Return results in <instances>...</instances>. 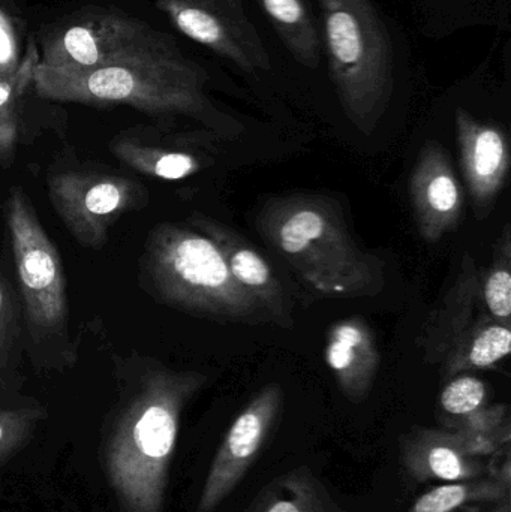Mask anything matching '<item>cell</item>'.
Listing matches in <instances>:
<instances>
[{
	"instance_id": "cell-1",
	"label": "cell",
	"mask_w": 511,
	"mask_h": 512,
	"mask_svg": "<svg viewBox=\"0 0 511 512\" xmlns=\"http://www.w3.org/2000/svg\"><path fill=\"white\" fill-rule=\"evenodd\" d=\"M215 72L168 35L164 41L107 65L60 71L36 63L32 87L48 101L128 105L155 116L186 117L236 137L245 126L213 98Z\"/></svg>"
},
{
	"instance_id": "cell-2",
	"label": "cell",
	"mask_w": 511,
	"mask_h": 512,
	"mask_svg": "<svg viewBox=\"0 0 511 512\" xmlns=\"http://www.w3.org/2000/svg\"><path fill=\"white\" fill-rule=\"evenodd\" d=\"M206 382L204 373L153 363L123 390L101 448L120 512H164L183 411Z\"/></svg>"
},
{
	"instance_id": "cell-3",
	"label": "cell",
	"mask_w": 511,
	"mask_h": 512,
	"mask_svg": "<svg viewBox=\"0 0 511 512\" xmlns=\"http://www.w3.org/2000/svg\"><path fill=\"white\" fill-rule=\"evenodd\" d=\"M324 74L345 119L371 137L389 116L411 74L410 47L377 0H314Z\"/></svg>"
},
{
	"instance_id": "cell-4",
	"label": "cell",
	"mask_w": 511,
	"mask_h": 512,
	"mask_svg": "<svg viewBox=\"0 0 511 512\" xmlns=\"http://www.w3.org/2000/svg\"><path fill=\"white\" fill-rule=\"evenodd\" d=\"M255 225L264 242L318 294L360 298L383 291L384 262L354 242L341 207L329 197L270 198Z\"/></svg>"
},
{
	"instance_id": "cell-5",
	"label": "cell",
	"mask_w": 511,
	"mask_h": 512,
	"mask_svg": "<svg viewBox=\"0 0 511 512\" xmlns=\"http://www.w3.org/2000/svg\"><path fill=\"white\" fill-rule=\"evenodd\" d=\"M144 261L150 285L168 306L219 321L270 322L231 276L218 246L192 225H158L147 239Z\"/></svg>"
},
{
	"instance_id": "cell-6",
	"label": "cell",
	"mask_w": 511,
	"mask_h": 512,
	"mask_svg": "<svg viewBox=\"0 0 511 512\" xmlns=\"http://www.w3.org/2000/svg\"><path fill=\"white\" fill-rule=\"evenodd\" d=\"M171 26L252 86L278 81L287 62L252 0H156Z\"/></svg>"
},
{
	"instance_id": "cell-7",
	"label": "cell",
	"mask_w": 511,
	"mask_h": 512,
	"mask_svg": "<svg viewBox=\"0 0 511 512\" xmlns=\"http://www.w3.org/2000/svg\"><path fill=\"white\" fill-rule=\"evenodd\" d=\"M6 225L33 342L68 339V300L62 258L21 188L9 191Z\"/></svg>"
},
{
	"instance_id": "cell-8",
	"label": "cell",
	"mask_w": 511,
	"mask_h": 512,
	"mask_svg": "<svg viewBox=\"0 0 511 512\" xmlns=\"http://www.w3.org/2000/svg\"><path fill=\"white\" fill-rule=\"evenodd\" d=\"M48 195L69 233L89 249H101L111 227L147 203V191L140 182L101 171L53 174Z\"/></svg>"
},
{
	"instance_id": "cell-9",
	"label": "cell",
	"mask_w": 511,
	"mask_h": 512,
	"mask_svg": "<svg viewBox=\"0 0 511 512\" xmlns=\"http://www.w3.org/2000/svg\"><path fill=\"white\" fill-rule=\"evenodd\" d=\"M168 33L119 12H89L51 30L42 39L38 65L60 71L98 68L153 47Z\"/></svg>"
},
{
	"instance_id": "cell-10",
	"label": "cell",
	"mask_w": 511,
	"mask_h": 512,
	"mask_svg": "<svg viewBox=\"0 0 511 512\" xmlns=\"http://www.w3.org/2000/svg\"><path fill=\"white\" fill-rule=\"evenodd\" d=\"M282 402L281 385L269 384L237 415L216 451L195 512L215 511L239 487L272 435Z\"/></svg>"
},
{
	"instance_id": "cell-11",
	"label": "cell",
	"mask_w": 511,
	"mask_h": 512,
	"mask_svg": "<svg viewBox=\"0 0 511 512\" xmlns=\"http://www.w3.org/2000/svg\"><path fill=\"white\" fill-rule=\"evenodd\" d=\"M453 123L468 191L476 209L488 212L509 176V135L501 123L476 116L462 102L453 108Z\"/></svg>"
},
{
	"instance_id": "cell-12",
	"label": "cell",
	"mask_w": 511,
	"mask_h": 512,
	"mask_svg": "<svg viewBox=\"0 0 511 512\" xmlns=\"http://www.w3.org/2000/svg\"><path fill=\"white\" fill-rule=\"evenodd\" d=\"M414 219L425 242L437 243L461 224L465 197L443 144H423L410 179Z\"/></svg>"
},
{
	"instance_id": "cell-13",
	"label": "cell",
	"mask_w": 511,
	"mask_h": 512,
	"mask_svg": "<svg viewBox=\"0 0 511 512\" xmlns=\"http://www.w3.org/2000/svg\"><path fill=\"white\" fill-rule=\"evenodd\" d=\"M189 224L206 234L218 246L231 276L263 306L270 322L282 328H290L293 325L290 303L284 286L266 258L233 228L209 216L194 213L189 218Z\"/></svg>"
},
{
	"instance_id": "cell-14",
	"label": "cell",
	"mask_w": 511,
	"mask_h": 512,
	"mask_svg": "<svg viewBox=\"0 0 511 512\" xmlns=\"http://www.w3.org/2000/svg\"><path fill=\"white\" fill-rule=\"evenodd\" d=\"M405 472L419 483H458L485 477L482 460L468 454L455 430L416 427L401 442Z\"/></svg>"
},
{
	"instance_id": "cell-15",
	"label": "cell",
	"mask_w": 511,
	"mask_h": 512,
	"mask_svg": "<svg viewBox=\"0 0 511 512\" xmlns=\"http://www.w3.org/2000/svg\"><path fill=\"white\" fill-rule=\"evenodd\" d=\"M326 361L341 393L350 402L362 403L380 369V351L369 325L359 316L335 322L327 333Z\"/></svg>"
},
{
	"instance_id": "cell-16",
	"label": "cell",
	"mask_w": 511,
	"mask_h": 512,
	"mask_svg": "<svg viewBox=\"0 0 511 512\" xmlns=\"http://www.w3.org/2000/svg\"><path fill=\"white\" fill-rule=\"evenodd\" d=\"M267 29L272 30L287 65L303 74L324 69L323 36L314 0H252Z\"/></svg>"
},
{
	"instance_id": "cell-17",
	"label": "cell",
	"mask_w": 511,
	"mask_h": 512,
	"mask_svg": "<svg viewBox=\"0 0 511 512\" xmlns=\"http://www.w3.org/2000/svg\"><path fill=\"white\" fill-rule=\"evenodd\" d=\"M482 274L470 255L462 262L461 273L455 285L450 288L441 304L423 328L422 345L426 360L431 363L441 361L470 333L486 313H480Z\"/></svg>"
},
{
	"instance_id": "cell-18",
	"label": "cell",
	"mask_w": 511,
	"mask_h": 512,
	"mask_svg": "<svg viewBox=\"0 0 511 512\" xmlns=\"http://www.w3.org/2000/svg\"><path fill=\"white\" fill-rule=\"evenodd\" d=\"M423 35L444 39L462 30L492 27L510 32L511 0H413Z\"/></svg>"
},
{
	"instance_id": "cell-19",
	"label": "cell",
	"mask_w": 511,
	"mask_h": 512,
	"mask_svg": "<svg viewBox=\"0 0 511 512\" xmlns=\"http://www.w3.org/2000/svg\"><path fill=\"white\" fill-rule=\"evenodd\" d=\"M245 512H348L308 468H294L258 492Z\"/></svg>"
},
{
	"instance_id": "cell-20",
	"label": "cell",
	"mask_w": 511,
	"mask_h": 512,
	"mask_svg": "<svg viewBox=\"0 0 511 512\" xmlns=\"http://www.w3.org/2000/svg\"><path fill=\"white\" fill-rule=\"evenodd\" d=\"M111 152L126 167L147 177L161 180H183L203 168L200 159L179 147L155 144L137 134L117 138Z\"/></svg>"
},
{
	"instance_id": "cell-21",
	"label": "cell",
	"mask_w": 511,
	"mask_h": 512,
	"mask_svg": "<svg viewBox=\"0 0 511 512\" xmlns=\"http://www.w3.org/2000/svg\"><path fill=\"white\" fill-rule=\"evenodd\" d=\"M510 346V327L486 313L444 358V373L453 378L468 370L492 369L509 357Z\"/></svg>"
},
{
	"instance_id": "cell-22",
	"label": "cell",
	"mask_w": 511,
	"mask_h": 512,
	"mask_svg": "<svg viewBox=\"0 0 511 512\" xmlns=\"http://www.w3.org/2000/svg\"><path fill=\"white\" fill-rule=\"evenodd\" d=\"M510 487L494 475L446 483L423 493L407 512H458L470 505L500 504L510 501Z\"/></svg>"
},
{
	"instance_id": "cell-23",
	"label": "cell",
	"mask_w": 511,
	"mask_h": 512,
	"mask_svg": "<svg viewBox=\"0 0 511 512\" xmlns=\"http://www.w3.org/2000/svg\"><path fill=\"white\" fill-rule=\"evenodd\" d=\"M39 53L30 44L24 56V65L17 74L0 75V162L11 159L18 141V101L27 86H32L33 68L38 63Z\"/></svg>"
},
{
	"instance_id": "cell-24",
	"label": "cell",
	"mask_w": 511,
	"mask_h": 512,
	"mask_svg": "<svg viewBox=\"0 0 511 512\" xmlns=\"http://www.w3.org/2000/svg\"><path fill=\"white\" fill-rule=\"evenodd\" d=\"M483 306L494 321L511 327V237L510 225L495 248L494 261L480 282Z\"/></svg>"
},
{
	"instance_id": "cell-25",
	"label": "cell",
	"mask_w": 511,
	"mask_h": 512,
	"mask_svg": "<svg viewBox=\"0 0 511 512\" xmlns=\"http://www.w3.org/2000/svg\"><path fill=\"white\" fill-rule=\"evenodd\" d=\"M47 411L38 402L0 405V471L29 444Z\"/></svg>"
},
{
	"instance_id": "cell-26",
	"label": "cell",
	"mask_w": 511,
	"mask_h": 512,
	"mask_svg": "<svg viewBox=\"0 0 511 512\" xmlns=\"http://www.w3.org/2000/svg\"><path fill=\"white\" fill-rule=\"evenodd\" d=\"M18 327L15 303L8 283L0 276V400L14 393L17 375Z\"/></svg>"
},
{
	"instance_id": "cell-27",
	"label": "cell",
	"mask_w": 511,
	"mask_h": 512,
	"mask_svg": "<svg viewBox=\"0 0 511 512\" xmlns=\"http://www.w3.org/2000/svg\"><path fill=\"white\" fill-rule=\"evenodd\" d=\"M488 387L482 379L471 375L453 376L449 384L441 391L440 406L447 417L453 418V424L471 417L486 408Z\"/></svg>"
},
{
	"instance_id": "cell-28",
	"label": "cell",
	"mask_w": 511,
	"mask_h": 512,
	"mask_svg": "<svg viewBox=\"0 0 511 512\" xmlns=\"http://www.w3.org/2000/svg\"><path fill=\"white\" fill-rule=\"evenodd\" d=\"M2 2V0H0ZM14 21L0 5V75H14L23 68Z\"/></svg>"
},
{
	"instance_id": "cell-29",
	"label": "cell",
	"mask_w": 511,
	"mask_h": 512,
	"mask_svg": "<svg viewBox=\"0 0 511 512\" xmlns=\"http://www.w3.org/2000/svg\"><path fill=\"white\" fill-rule=\"evenodd\" d=\"M489 512H510V501L500 502L494 510Z\"/></svg>"
}]
</instances>
